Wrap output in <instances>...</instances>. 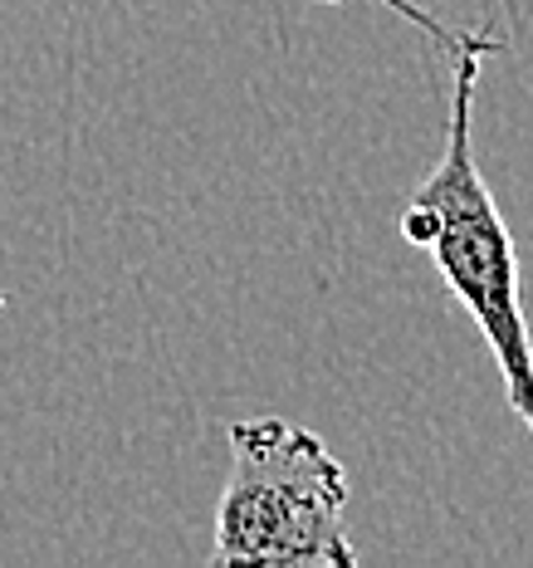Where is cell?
<instances>
[{
    "label": "cell",
    "instance_id": "6da1fadb",
    "mask_svg": "<svg viewBox=\"0 0 533 568\" xmlns=\"http://www.w3.org/2000/svg\"><path fill=\"white\" fill-rule=\"evenodd\" d=\"M504 44H470L450 54V118L441 162L421 176L401 211V241L431 255L435 275L455 294V304L475 318L504 377L509 412L533 436V334L519 290V251L494 192L484 186L475 162V84L484 54H500Z\"/></svg>",
    "mask_w": 533,
    "mask_h": 568
},
{
    "label": "cell",
    "instance_id": "277c9868",
    "mask_svg": "<svg viewBox=\"0 0 533 568\" xmlns=\"http://www.w3.org/2000/svg\"><path fill=\"white\" fill-rule=\"evenodd\" d=\"M0 310H6V294H0Z\"/></svg>",
    "mask_w": 533,
    "mask_h": 568
},
{
    "label": "cell",
    "instance_id": "3957f363",
    "mask_svg": "<svg viewBox=\"0 0 533 568\" xmlns=\"http://www.w3.org/2000/svg\"><path fill=\"white\" fill-rule=\"evenodd\" d=\"M318 6H338V0H318ZM382 6H392L407 26H417L421 34H431L435 44H441L445 54H460V50H470V44H504L500 34H475V30H450V26H441L435 16H426V10L417 6V0H382Z\"/></svg>",
    "mask_w": 533,
    "mask_h": 568
},
{
    "label": "cell",
    "instance_id": "7a4b0ae2",
    "mask_svg": "<svg viewBox=\"0 0 533 568\" xmlns=\"http://www.w3.org/2000/svg\"><path fill=\"white\" fill-rule=\"evenodd\" d=\"M211 564L358 568L348 539V470L324 436L284 417L230 422V480L216 505Z\"/></svg>",
    "mask_w": 533,
    "mask_h": 568
}]
</instances>
